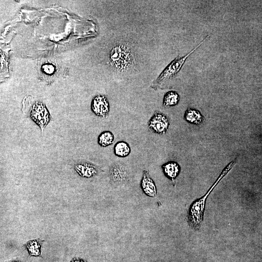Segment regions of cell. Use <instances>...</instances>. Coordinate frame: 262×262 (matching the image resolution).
I'll use <instances>...</instances> for the list:
<instances>
[{
	"label": "cell",
	"mask_w": 262,
	"mask_h": 262,
	"mask_svg": "<svg viewBox=\"0 0 262 262\" xmlns=\"http://www.w3.org/2000/svg\"><path fill=\"white\" fill-rule=\"evenodd\" d=\"M237 161V157L230 162L223 170L220 175L204 196L194 201L189 207L188 213L189 226L195 230H198L201 226L203 219L206 200L211 192L219 181L234 166Z\"/></svg>",
	"instance_id": "cell-1"
},
{
	"label": "cell",
	"mask_w": 262,
	"mask_h": 262,
	"mask_svg": "<svg viewBox=\"0 0 262 262\" xmlns=\"http://www.w3.org/2000/svg\"><path fill=\"white\" fill-rule=\"evenodd\" d=\"M209 37L208 35L185 55L180 57L178 55L162 71L157 78L153 82L151 87L154 90L163 89L166 88L167 84L173 78L181 69L187 59Z\"/></svg>",
	"instance_id": "cell-2"
},
{
	"label": "cell",
	"mask_w": 262,
	"mask_h": 262,
	"mask_svg": "<svg viewBox=\"0 0 262 262\" xmlns=\"http://www.w3.org/2000/svg\"><path fill=\"white\" fill-rule=\"evenodd\" d=\"M111 63L119 70L129 67L133 62V56L130 49L123 44H118L111 48L109 52Z\"/></svg>",
	"instance_id": "cell-3"
},
{
	"label": "cell",
	"mask_w": 262,
	"mask_h": 262,
	"mask_svg": "<svg viewBox=\"0 0 262 262\" xmlns=\"http://www.w3.org/2000/svg\"><path fill=\"white\" fill-rule=\"evenodd\" d=\"M31 119L38 125L43 131L49 123V113L45 105L40 102H36L30 110Z\"/></svg>",
	"instance_id": "cell-4"
},
{
	"label": "cell",
	"mask_w": 262,
	"mask_h": 262,
	"mask_svg": "<svg viewBox=\"0 0 262 262\" xmlns=\"http://www.w3.org/2000/svg\"><path fill=\"white\" fill-rule=\"evenodd\" d=\"M169 120L163 113L155 111L148 122L149 129L154 133L164 134L169 127Z\"/></svg>",
	"instance_id": "cell-5"
},
{
	"label": "cell",
	"mask_w": 262,
	"mask_h": 262,
	"mask_svg": "<svg viewBox=\"0 0 262 262\" xmlns=\"http://www.w3.org/2000/svg\"><path fill=\"white\" fill-rule=\"evenodd\" d=\"M91 109L97 116L106 118L110 112V105L107 98L102 95L95 96L92 101Z\"/></svg>",
	"instance_id": "cell-6"
},
{
	"label": "cell",
	"mask_w": 262,
	"mask_h": 262,
	"mask_svg": "<svg viewBox=\"0 0 262 262\" xmlns=\"http://www.w3.org/2000/svg\"><path fill=\"white\" fill-rule=\"evenodd\" d=\"M109 176L110 180L113 183L119 184L127 180L129 177V172L125 165L121 163H116L111 167Z\"/></svg>",
	"instance_id": "cell-7"
},
{
	"label": "cell",
	"mask_w": 262,
	"mask_h": 262,
	"mask_svg": "<svg viewBox=\"0 0 262 262\" xmlns=\"http://www.w3.org/2000/svg\"><path fill=\"white\" fill-rule=\"evenodd\" d=\"M141 187L144 193L148 196L155 197L157 195L155 184L147 170L143 172V177L141 181Z\"/></svg>",
	"instance_id": "cell-8"
},
{
	"label": "cell",
	"mask_w": 262,
	"mask_h": 262,
	"mask_svg": "<svg viewBox=\"0 0 262 262\" xmlns=\"http://www.w3.org/2000/svg\"><path fill=\"white\" fill-rule=\"evenodd\" d=\"M74 169L80 176L84 178L92 177L98 172V168L96 166L88 163L76 164Z\"/></svg>",
	"instance_id": "cell-9"
},
{
	"label": "cell",
	"mask_w": 262,
	"mask_h": 262,
	"mask_svg": "<svg viewBox=\"0 0 262 262\" xmlns=\"http://www.w3.org/2000/svg\"><path fill=\"white\" fill-rule=\"evenodd\" d=\"M162 167L165 176L174 182L180 171L179 164L176 162L171 161L164 164Z\"/></svg>",
	"instance_id": "cell-10"
},
{
	"label": "cell",
	"mask_w": 262,
	"mask_h": 262,
	"mask_svg": "<svg viewBox=\"0 0 262 262\" xmlns=\"http://www.w3.org/2000/svg\"><path fill=\"white\" fill-rule=\"evenodd\" d=\"M184 119L190 123L200 124L204 120V116L197 110L187 108L184 115Z\"/></svg>",
	"instance_id": "cell-11"
},
{
	"label": "cell",
	"mask_w": 262,
	"mask_h": 262,
	"mask_svg": "<svg viewBox=\"0 0 262 262\" xmlns=\"http://www.w3.org/2000/svg\"><path fill=\"white\" fill-rule=\"evenodd\" d=\"M42 241L39 239L28 242L24 246L27 250L29 256L40 257Z\"/></svg>",
	"instance_id": "cell-12"
},
{
	"label": "cell",
	"mask_w": 262,
	"mask_h": 262,
	"mask_svg": "<svg viewBox=\"0 0 262 262\" xmlns=\"http://www.w3.org/2000/svg\"><path fill=\"white\" fill-rule=\"evenodd\" d=\"M115 154L118 157H126L131 153V148L128 143L121 141L117 142L114 147Z\"/></svg>",
	"instance_id": "cell-13"
},
{
	"label": "cell",
	"mask_w": 262,
	"mask_h": 262,
	"mask_svg": "<svg viewBox=\"0 0 262 262\" xmlns=\"http://www.w3.org/2000/svg\"><path fill=\"white\" fill-rule=\"evenodd\" d=\"M180 99V95L176 91H168L164 97L163 104L164 106H174L178 104Z\"/></svg>",
	"instance_id": "cell-14"
},
{
	"label": "cell",
	"mask_w": 262,
	"mask_h": 262,
	"mask_svg": "<svg viewBox=\"0 0 262 262\" xmlns=\"http://www.w3.org/2000/svg\"><path fill=\"white\" fill-rule=\"evenodd\" d=\"M115 138L113 133L108 131L102 132L98 136V142L99 145L102 147H106L112 145L114 142Z\"/></svg>",
	"instance_id": "cell-15"
},
{
	"label": "cell",
	"mask_w": 262,
	"mask_h": 262,
	"mask_svg": "<svg viewBox=\"0 0 262 262\" xmlns=\"http://www.w3.org/2000/svg\"><path fill=\"white\" fill-rule=\"evenodd\" d=\"M43 70L46 74L49 75L54 72L55 67L53 65L48 64L43 66Z\"/></svg>",
	"instance_id": "cell-16"
},
{
	"label": "cell",
	"mask_w": 262,
	"mask_h": 262,
	"mask_svg": "<svg viewBox=\"0 0 262 262\" xmlns=\"http://www.w3.org/2000/svg\"><path fill=\"white\" fill-rule=\"evenodd\" d=\"M70 262H87L85 260L82 258L75 257L73 258Z\"/></svg>",
	"instance_id": "cell-17"
},
{
	"label": "cell",
	"mask_w": 262,
	"mask_h": 262,
	"mask_svg": "<svg viewBox=\"0 0 262 262\" xmlns=\"http://www.w3.org/2000/svg\"><path fill=\"white\" fill-rule=\"evenodd\" d=\"M12 262H21L20 261H12Z\"/></svg>",
	"instance_id": "cell-18"
}]
</instances>
